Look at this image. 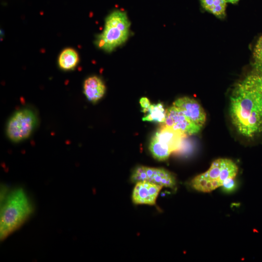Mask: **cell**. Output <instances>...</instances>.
<instances>
[{"label":"cell","instance_id":"7a4b0ae2","mask_svg":"<svg viewBox=\"0 0 262 262\" xmlns=\"http://www.w3.org/2000/svg\"><path fill=\"white\" fill-rule=\"evenodd\" d=\"M33 207L25 191L16 188L2 199L0 238L3 240L18 229L33 212Z\"/></svg>","mask_w":262,"mask_h":262},{"label":"cell","instance_id":"30bf717a","mask_svg":"<svg viewBox=\"0 0 262 262\" xmlns=\"http://www.w3.org/2000/svg\"><path fill=\"white\" fill-rule=\"evenodd\" d=\"M239 84L251 98L262 117V72L248 75Z\"/></svg>","mask_w":262,"mask_h":262},{"label":"cell","instance_id":"7402d4cb","mask_svg":"<svg viewBox=\"0 0 262 262\" xmlns=\"http://www.w3.org/2000/svg\"><path fill=\"white\" fill-rule=\"evenodd\" d=\"M239 0H226L227 2H230L231 3H236Z\"/></svg>","mask_w":262,"mask_h":262},{"label":"cell","instance_id":"8fae6325","mask_svg":"<svg viewBox=\"0 0 262 262\" xmlns=\"http://www.w3.org/2000/svg\"><path fill=\"white\" fill-rule=\"evenodd\" d=\"M83 93L87 99L92 103L100 100L106 92V86L102 80L96 76L87 78L83 83Z\"/></svg>","mask_w":262,"mask_h":262},{"label":"cell","instance_id":"9a60e30c","mask_svg":"<svg viewBox=\"0 0 262 262\" xmlns=\"http://www.w3.org/2000/svg\"><path fill=\"white\" fill-rule=\"evenodd\" d=\"M238 172V167L231 160L221 159V171L218 180L222 182L227 179L234 178Z\"/></svg>","mask_w":262,"mask_h":262},{"label":"cell","instance_id":"52a82bcc","mask_svg":"<svg viewBox=\"0 0 262 262\" xmlns=\"http://www.w3.org/2000/svg\"><path fill=\"white\" fill-rule=\"evenodd\" d=\"M173 105L180 110L193 123L202 127L206 121V114L197 101L184 97L177 99Z\"/></svg>","mask_w":262,"mask_h":262},{"label":"cell","instance_id":"4fadbf2b","mask_svg":"<svg viewBox=\"0 0 262 262\" xmlns=\"http://www.w3.org/2000/svg\"><path fill=\"white\" fill-rule=\"evenodd\" d=\"M201 5L207 11L219 18L225 16L226 0H200Z\"/></svg>","mask_w":262,"mask_h":262},{"label":"cell","instance_id":"3957f363","mask_svg":"<svg viewBox=\"0 0 262 262\" xmlns=\"http://www.w3.org/2000/svg\"><path fill=\"white\" fill-rule=\"evenodd\" d=\"M131 22L127 13L115 9L106 17L103 29L95 43L99 49L111 52L124 44L130 35Z\"/></svg>","mask_w":262,"mask_h":262},{"label":"cell","instance_id":"2e32d148","mask_svg":"<svg viewBox=\"0 0 262 262\" xmlns=\"http://www.w3.org/2000/svg\"><path fill=\"white\" fill-rule=\"evenodd\" d=\"M149 147L153 157L158 161H162L167 159L171 153L163 147L154 136L150 141Z\"/></svg>","mask_w":262,"mask_h":262},{"label":"cell","instance_id":"5bb4252c","mask_svg":"<svg viewBox=\"0 0 262 262\" xmlns=\"http://www.w3.org/2000/svg\"><path fill=\"white\" fill-rule=\"evenodd\" d=\"M166 110L162 103L151 104L143 121L164 123L166 119Z\"/></svg>","mask_w":262,"mask_h":262},{"label":"cell","instance_id":"44dd1931","mask_svg":"<svg viewBox=\"0 0 262 262\" xmlns=\"http://www.w3.org/2000/svg\"><path fill=\"white\" fill-rule=\"evenodd\" d=\"M139 102L142 109V112L144 113L148 112L151 105L149 100L146 97H142L140 99Z\"/></svg>","mask_w":262,"mask_h":262},{"label":"cell","instance_id":"6da1fadb","mask_svg":"<svg viewBox=\"0 0 262 262\" xmlns=\"http://www.w3.org/2000/svg\"><path fill=\"white\" fill-rule=\"evenodd\" d=\"M232 123L240 134L252 137L262 131V117L247 92L238 84L230 100Z\"/></svg>","mask_w":262,"mask_h":262},{"label":"cell","instance_id":"ac0fdd59","mask_svg":"<svg viewBox=\"0 0 262 262\" xmlns=\"http://www.w3.org/2000/svg\"><path fill=\"white\" fill-rule=\"evenodd\" d=\"M221 159L215 160L204 175L209 180H218L221 171Z\"/></svg>","mask_w":262,"mask_h":262},{"label":"cell","instance_id":"277c9868","mask_svg":"<svg viewBox=\"0 0 262 262\" xmlns=\"http://www.w3.org/2000/svg\"><path fill=\"white\" fill-rule=\"evenodd\" d=\"M37 123L35 113L31 109L23 108L16 112L10 117L6 126V134L14 142L28 138Z\"/></svg>","mask_w":262,"mask_h":262},{"label":"cell","instance_id":"ba28073f","mask_svg":"<svg viewBox=\"0 0 262 262\" xmlns=\"http://www.w3.org/2000/svg\"><path fill=\"white\" fill-rule=\"evenodd\" d=\"M132 200L135 204L155 205L162 186L147 181L135 183Z\"/></svg>","mask_w":262,"mask_h":262},{"label":"cell","instance_id":"8992f818","mask_svg":"<svg viewBox=\"0 0 262 262\" xmlns=\"http://www.w3.org/2000/svg\"><path fill=\"white\" fill-rule=\"evenodd\" d=\"M164 123V125L179 130L187 135L196 134L201 128L174 105L166 110V119Z\"/></svg>","mask_w":262,"mask_h":262},{"label":"cell","instance_id":"9c48e42d","mask_svg":"<svg viewBox=\"0 0 262 262\" xmlns=\"http://www.w3.org/2000/svg\"><path fill=\"white\" fill-rule=\"evenodd\" d=\"M186 136L179 130L164 125L153 136L163 147L172 153L180 149Z\"/></svg>","mask_w":262,"mask_h":262},{"label":"cell","instance_id":"7c38bea8","mask_svg":"<svg viewBox=\"0 0 262 262\" xmlns=\"http://www.w3.org/2000/svg\"><path fill=\"white\" fill-rule=\"evenodd\" d=\"M79 62V56L77 52L72 48L64 49L58 58L60 67L65 70L74 69Z\"/></svg>","mask_w":262,"mask_h":262},{"label":"cell","instance_id":"e0dca14e","mask_svg":"<svg viewBox=\"0 0 262 262\" xmlns=\"http://www.w3.org/2000/svg\"><path fill=\"white\" fill-rule=\"evenodd\" d=\"M191 185L195 190L202 192H210L214 190L211 180L206 178L203 173L195 177L192 180Z\"/></svg>","mask_w":262,"mask_h":262},{"label":"cell","instance_id":"ffe728a7","mask_svg":"<svg viewBox=\"0 0 262 262\" xmlns=\"http://www.w3.org/2000/svg\"><path fill=\"white\" fill-rule=\"evenodd\" d=\"M234 179V178L228 179L223 182L222 186L224 190L227 192H230L235 189L236 187V183Z\"/></svg>","mask_w":262,"mask_h":262},{"label":"cell","instance_id":"d6986e66","mask_svg":"<svg viewBox=\"0 0 262 262\" xmlns=\"http://www.w3.org/2000/svg\"><path fill=\"white\" fill-rule=\"evenodd\" d=\"M253 56L258 72H262V36L259 38L255 46Z\"/></svg>","mask_w":262,"mask_h":262},{"label":"cell","instance_id":"5b68a950","mask_svg":"<svg viewBox=\"0 0 262 262\" xmlns=\"http://www.w3.org/2000/svg\"><path fill=\"white\" fill-rule=\"evenodd\" d=\"M131 180L134 183L147 181L170 188H174L176 184L174 176L168 171L163 168L144 166L135 168Z\"/></svg>","mask_w":262,"mask_h":262}]
</instances>
